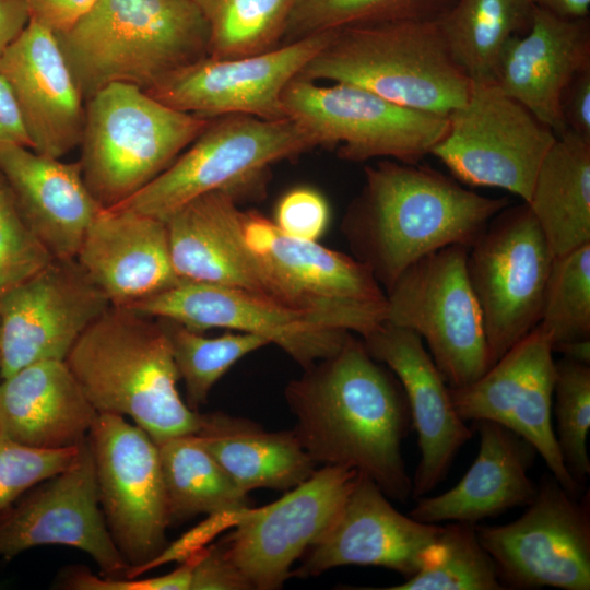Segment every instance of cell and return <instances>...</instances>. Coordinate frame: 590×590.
Masks as SVG:
<instances>
[{"instance_id":"f546056e","label":"cell","mask_w":590,"mask_h":590,"mask_svg":"<svg viewBox=\"0 0 590 590\" xmlns=\"http://www.w3.org/2000/svg\"><path fill=\"white\" fill-rule=\"evenodd\" d=\"M244 493L256 488L288 491L316 471V462L293 430L266 432L257 424L224 413L202 414L196 434Z\"/></svg>"},{"instance_id":"d6a6232c","label":"cell","mask_w":590,"mask_h":590,"mask_svg":"<svg viewBox=\"0 0 590 590\" xmlns=\"http://www.w3.org/2000/svg\"><path fill=\"white\" fill-rule=\"evenodd\" d=\"M157 447L170 523L250 507L247 493L235 485L196 434L170 438Z\"/></svg>"},{"instance_id":"4fadbf2b","label":"cell","mask_w":590,"mask_h":590,"mask_svg":"<svg viewBox=\"0 0 590 590\" xmlns=\"http://www.w3.org/2000/svg\"><path fill=\"white\" fill-rule=\"evenodd\" d=\"M86 440L109 533L130 568L139 567L168 544L158 447L139 426L113 413H98Z\"/></svg>"},{"instance_id":"4dcf8cb0","label":"cell","mask_w":590,"mask_h":590,"mask_svg":"<svg viewBox=\"0 0 590 590\" xmlns=\"http://www.w3.org/2000/svg\"><path fill=\"white\" fill-rule=\"evenodd\" d=\"M527 204L554 258L589 244L590 141L569 130L557 137Z\"/></svg>"},{"instance_id":"44dd1931","label":"cell","mask_w":590,"mask_h":590,"mask_svg":"<svg viewBox=\"0 0 590 590\" xmlns=\"http://www.w3.org/2000/svg\"><path fill=\"white\" fill-rule=\"evenodd\" d=\"M440 530L441 526L400 514L380 487L358 472L340 511L292 575L311 577L339 566L370 565L409 578Z\"/></svg>"},{"instance_id":"9c48e42d","label":"cell","mask_w":590,"mask_h":590,"mask_svg":"<svg viewBox=\"0 0 590 590\" xmlns=\"http://www.w3.org/2000/svg\"><path fill=\"white\" fill-rule=\"evenodd\" d=\"M468 247L451 245L409 266L386 291V321L415 332L450 388L489 367L481 309L467 274Z\"/></svg>"},{"instance_id":"ab89813d","label":"cell","mask_w":590,"mask_h":590,"mask_svg":"<svg viewBox=\"0 0 590 590\" xmlns=\"http://www.w3.org/2000/svg\"><path fill=\"white\" fill-rule=\"evenodd\" d=\"M51 260L26 224L0 168V297Z\"/></svg>"},{"instance_id":"8d00e7d4","label":"cell","mask_w":590,"mask_h":590,"mask_svg":"<svg viewBox=\"0 0 590 590\" xmlns=\"http://www.w3.org/2000/svg\"><path fill=\"white\" fill-rule=\"evenodd\" d=\"M456 0H295L280 45L349 26L437 21Z\"/></svg>"},{"instance_id":"ee69618b","label":"cell","mask_w":590,"mask_h":590,"mask_svg":"<svg viewBox=\"0 0 590 590\" xmlns=\"http://www.w3.org/2000/svg\"><path fill=\"white\" fill-rule=\"evenodd\" d=\"M248 581L227 557L223 545L211 544L194 554L190 590H245Z\"/></svg>"},{"instance_id":"603a6c76","label":"cell","mask_w":590,"mask_h":590,"mask_svg":"<svg viewBox=\"0 0 590 590\" xmlns=\"http://www.w3.org/2000/svg\"><path fill=\"white\" fill-rule=\"evenodd\" d=\"M0 74L16 99L32 150L62 158L80 146L85 101L55 33L30 20L0 57Z\"/></svg>"},{"instance_id":"277c9868","label":"cell","mask_w":590,"mask_h":590,"mask_svg":"<svg viewBox=\"0 0 590 590\" xmlns=\"http://www.w3.org/2000/svg\"><path fill=\"white\" fill-rule=\"evenodd\" d=\"M56 36L85 102L115 82L148 90L206 57L209 46L193 0H97Z\"/></svg>"},{"instance_id":"3957f363","label":"cell","mask_w":590,"mask_h":590,"mask_svg":"<svg viewBox=\"0 0 590 590\" xmlns=\"http://www.w3.org/2000/svg\"><path fill=\"white\" fill-rule=\"evenodd\" d=\"M64 361L98 413L130 417L156 445L199 432L202 414L179 396L160 319L110 306Z\"/></svg>"},{"instance_id":"b9f144b4","label":"cell","mask_w":590,"mask_h":590,"mask_svg":"<svg viewBox=\"0 0 590 590\" xmlns=\"http://www.w3.org/2000/svg\"><path fill=\"white\" fill-rule=\"evenodd\" d=\"M272 221L287 236L317 241L329 225L330 208L318 190L296 187L278 201Z\"/></svg>"},{"instance_id":"e0dca14e","label":"cell","mask_w":590,"mask_h":590,"mask_svg":"<svg viewBox=\"0 0 590 590\" xmlns=\"http://www.w3.org/2000/svg\"><path fill=\"white\" fill-rule=\"evenodd\" d=\"M554 381L552 340L538 324L479 379L449 387V394L463 421L497 423L532 445L558 484L576 497L580 484L564 463L552 426Z\"/></svg>"},{"instance_id":"816d5d0a","label":"cell","mask_w":590,"mask_h":590,"mask_svg":"<svg viewBox=\"0 0 590 590\" xmlns=\"http://www.w3.org/2000/svg\"><path fill=\"white\" fill-rule=\"evenodd\" d=\"M0 367H1V354H0Z\"/></svg>"},{"instance_id":"d6986e66","label":"cell","mask_w":590,"mask_h":590,"mask_svg":"<svg viewBox=\"0 0 590 590\" xmlns=\"http://www.w3.org/2000/svg\"><path fill=\"white\" fill-rule=\"evenodd\" d=\"M128 309L198 332L220 328L263 337L304 368L335 353L351 334L270 297L203 282L181 281Z\"/></svg>"},{"instance_id":"bcb514c9","label":"cell","mask_w":590,"mask_h":590,"mask_svg":"<svg viewBox=\"0 0 590 590\" xmlns=\"http://www.w3.org/2000/svg\"><path fill=\"white\" fill-rule=\"evenodd\" d=\"M560 110L567 130L590 141V67L569 82L562 96Z\"/></svg>"},{"instance_id":"f35d334b","label":"cell","mask_w":590,"mask_h":590,"mask_svg":"<svg viewBox=\"0 0 590 590\" xmlns=\"http://www.w3.org/2000/svg\"><path fill=\"white\" fill-rule=\"evenodd\" d=\"M556 440L564 463L580 484L590 474V365L563 357L555 362Z\"/></svg>"},{"instance_id":"e575fe53","label":"cell","mask_w":590,"mask_h":590,"mask_svg":"<svg viewBox=\"0 0 590 590\" xmlns=\"http://www.w3.org/2000/svg\"><path fill=\"white\" fill-rule=\"evenodd\" d=\"M209 28L208 56L247 57L280 46L295 0H193Z\"/></svg>"},{"instance_id":"9a60e30c","label":"cell","mask_w":590,"mask_h":590,"mask_svg":"<svg viewBox=\"0 0 590 590\" xmlns=\"http://www.w3.org/2000/svg\"><path fill=\"white\" fill-rule=\"evenodd\" d=\"M109 307L76 259H52L0 297V379L37 362L64 361Z\"/></svg>"},{"instance_id":"30bf717a","label":"cell","mask_w":590,"mask_h":590,"mask_svg":"<svg viewBox=\"0 0 590 590\" xmlns=\"http://www.w3.org/2000/svg\"><path fill=\"white\" fill-rule=\"evenodd\" d=\"M285 116L318 145L337 146L339 157L365 162L389 157L418 164L442 139L445 116L408 108L357 85L294 79L282 96Z\"/></svg>"},{"instance_id":"484cf974","label":"cell","mask_w":590,"mask_h":590,"mask_svg":"<svg viewBox=\"0 0 590 590\" xmlns=\"http://www.w3.org/2000/svg\"><path fill=\"white\" fill-rule=\"evenodd\" d=\"M236 202L231 192L212 191L163 220L174 269L181 281L239 287L274 299L261 263L245 241Z\"/></svg>"},{"instance_id":"52a82bcc","label":"cell","mask_w":590,"mask_h":590,"mask_svg":"<svg viewBox=\"0 0 590 590\" xmlns=\"http://www.w3.org/2000/svg\"><path fill=\"white\" fill-rule=\"evenodd\" d=\"M315 146V138L291 118L240 114L211 118L164 172L116 206L164 220L186 202L212 191L237 198L272 164Z\"/></svg>"},{"instance_id":"74e56055","label":"cell","mask_w":590,"mask_h":590,"mask_svg":"<svg viewBox=\"0 0 590 590\" xmlns=\"http://www.w3.org/2000/svg\"><path fill=\"white\" fill-rule=\"evenodd\" d=\"M539 326L553 349L590 340V243L554 258Z\"/></svg>"},{"instance_id":"7bdbcfd3","label":"cell","mask_w":590,"mask_h":590,"mask_svg":"<svg viewBox=\"0 0 590 590\" xmlns=\"http://www.w3.org/2000/svg\"><path fill=\"white\" fill-rule=\"evenodd\" d=\"M251 507L239 510H225L208 515V518L182 534L150 562L131 567L125 578L138 577L161 565L178 562L182 563L197 552L208 546L210 542L228 528L236 527Z\"/></svg>"},{"instance_id":"2e32d148","label":"cell","mask_w":590,"mask_h":590,"mask_svg":"<svg viewBox=\"0 0 590 590\" xmlns=\"http://www.w3.org/2000/svg\"><path fill=\"white\" fill-rule=\"evenodd\" d=\"M334 31L238 58L203 57L145 90L161 103L204 118L240 114L263 119L285 116L282 96Z\"/></svg>"},{"instance_id":"7c38bea8","label":"cell","mask_w":590,"mask_h":590,"mask_svg":"<svg viewBox=\"0 0 590 590\" xmlns=\"http://www.w3.org/2000/svg\"><path fill=\"white\" fill-rule=\"evenodd\" d=\"M447 118L430 154L461 182L504 189L527 203L553 131L494 82H471L467 101Z\"/></svg>"},{"instance_id":"4316f807","label":"cell","mask_w":590,"mask_h":590,"mask_svg":"<svg viewBox=\"0 0 590 590\" xmlns=\"http://www.w3.org/2000/svg\"><path fill=\"white\" fill-rule=\"evenodd\" d=\"M0 168L22 215L52 259H75L103 209L88 190L80 162L67 163L20 144H0Z\"/></svg>"},{"instance_id":"ac0fdd59","label":"cell","mask_w":590,"mask_h":590,"mask_svg":"<svg viewBox=\"0 0 590 590\" xmlns=\"http://www.w3.org/2000/svg\"><path fill=\"white\" fill-rule=\"evenodd\" d=\"M358 471L323 465L279 500L250 508L234 532L221 541L251 589H279L292 565L333 521Z\"/></svg>"},{"instance_id":"5bb4252c","label":"cell","mask_w":590,"mask_h":590,"mask_svg":"<svg viewBox=\"0 0 590 590\" xmlns=\"http://www.w3.org/2000/svg\"><path fill=\"white\" fill-rule=\"evenodd\" d=\"M528 506L510 523L476 526L505 588L589 590L588 499L578 503L555 480L544 482Z\"/></svg>"},{"instance_id":"f6af8a7d","label":"cell","mask_w":590,"mask_h":590,"mask_svg":"<svg viewBox=\"0 0 590 590\" xmlns=\"http://www.w3.org/2000/svg\"><path fill=\"white\" fill-rule=\"evenodd\" d=\"M30 20L60 34L74 26L97 0H26Z\"/></svg>"},{"instance_id":"8fae6325","label":"cell","mask_w":590,"mask_h":590,"mask_svg":"<svg viewBox=\"0 0 590 590\" xmlns=\"http://www.w3.org/2000/svg\"><path fill=\"white\" fill-rule=\"evenodd\" d=\"M554 256L527 203L507 205L468 248L491 366L540 322Z\"/></svg>"},{"instance_id":"83f0119b","label":"cell","mask_w":590,"mask_h":590,"mask_svg":"<svg viewBox=\"0 0 590 590\" xmlns=\"http://www.w3.org/2000/svg\"><path fill=\"white\" fill-rule=\"evenodd\" d=\"M476 427L479 452L464 476L440 495L418 498L412 518L434 524L476 523L533 500L538 488L528 471L536 453L534 447L497 423L477 421Z\"/></svg>"},{"instance_id":"7402d4cb","label":"cell","mask_w":590,"mask_h":590,"mask_svg":"<svg viewBox=\"0 0 590 590\" xmlns=\"http://www.w3.org/2000/svg\"><path fill=\"white\" fill-rule=\"evenodd\" d=\"M362 339L370 356L393 371L404 392L421 453L412 494L421 497L442 481L472 430L456 412L449 386L415 332L385 321Z\"/></svg>"},{"instance_id":"5b68a950","label":"cell","mask_w":590,"mask_h":590,"mask_svg":"<svg viewBox=\"0 0 590 590\" xmlns=\"http://www.w3.org/2000/svg\"><path fill=\"white\" fill-rule=\"evenodd\" d=\"M349 83L394 104L448 117L471 80L453 60L437 21H396L334 31L297 76Z\"/></svg>"},{"instance_id":"681fc988","label":"cell","mask_w":590,"mask_h":590,"mask_svg":"<svg viewBox=\"0 0 590 590\" xmlns=\"http://www.w3.org/2000/svg\"><path fill=\"white\" fill-rule=\"evenodd\" d=\"M530 2L565 19H587L590 0H530Z\"/></svg>"},{"instance_id":"f1b7e54d","label":"cell","mask_w":590,"mask_h":590,"mask_svg":"<svg viewBox=\"0 0 590 590\" xmlns=\"http://www.w3.org/2000/svg\"><path fill=\"white\" fill-rule=\"evenodd\" d=\"M97 415L66 361L37 362L0 379V433L25 446H80Z\"/></svg>"},{"instance_id":"6da1fadb","label":"cell","mask_w":590,"mask_h":590,"mask_svg":"<svg viewBox=\"0 0 590 590\" xmlns=\"http://www.w3.org/2000/svg\"><path fill=\"white\" fill-rule=\"evenodd\" d=\"M304 369L286 386L285 398L305 451L316 463L355 469L386 496L405 500L412 482L401 447L411 416L400 382L352 334Z\"/></svg>"},{"instance_id":"c3c4849f","label":"cell","mask_w":590,"mask_h":590,"mask_svg":"<svg viewBox=\"0 0 590 590\" xmlns=\"http://www.w3.org/2000/svg\"><path fill=\"white\" fill-rule=\"evenodd\" d=\"M30 22L26 0H0V57Z\"/></svg>"},{"instance_id":"7dc6e473","label":"cell","mask_w":590,"mask_h":590,"mask_svg":"<svg viewBox=\"0 0 590 590\" xmlns=\"http://www.w3.org/2000/svg\"><path fill=\"white\" fill-rule=\"evenodd\" d=\"M0 144L31 148L25 126L13 92L0 74Z\"/></svg>"},{"instance_id":"d4e9b609","label":"cell","mask_w":590,"mask_h":590,"mask_svg":"<svg viewBox=\"0 0 590 590\" xmlns=\"http://www.w3.org/2000/svg\"><path fill=\"white\" fill-rule=\"evenodd\" d=\"M589 67L588 19H565L533 5L528 30L505 46L494 83L559 137L568 131L560 110L563 93Z\"/></svg>"},{"instance_id":"ffe728a7","label":"cell","mask_w":590,"mask_h":590,"mask_svg":"<svg viewBox=\"0 0 590 590\" xmlns=\"http://www.w3.org/2000/svg\"><path fill=\"white\" fill-rule=\"evenodd\" d=\"M42 545H67L85 552L104 576L125 577L130 568L101 509L87 440L69 468L27 491L0 515L1 559L10 560Z\"/></svg>"},{"instance_id":"f907efd6","label":"cell","mask_w":590,"mask_h":590,"mask_svg":"<svg viewBox=\"0 0 590 590\" xmlns=\"http://www.w3.org/2000/svg\"><path fill=\"white\" fill-rule=\"evenodd\" d=\"M553 352H560L566 358L590 365V340L565 343L555 346Z\"/></svg>"},{"instance_id":"ba28073f","label":"cell","mask_w":590,"mask_h":590,"mask_svg":"<svg viewBox=\"0 0 590 590\" xmlns=\"http://www.w3.org/2000/svg\"><path fill=\"white\" fill-rule=\"evenodd\" d=\"M241 224L274 299L362 338L386 321V292L365 263L317 241L287 236L255 211L243 212Z\"/></svg>"},{"instance_id":"836d02e7","label":"cell","mask_w":590,"mask_h":590,"mask_svg":"<svg viewBox=\"0 0 590 590\" xmlns=\"http://www.w3.org/2000/svg\"><path fill=\"white\" fill-rule=\"evenodd\" d=\"M386 590H502L495 562L481 544L476 524L441 527L422 555L418 570Z\"/></svg>"},{"instance_id":"7a4b0ae2","label":"cell","mask_w":590,"mask_h":590,"mask_svg":"<svg viewBox=\"0 0 590 590\" xmlns=\"http://www.w3.org/2000/svg\"><path fill=\"white\" fill-rule=\"evenodd\" d=\"M510 201L481 196L427 165L382 161L343 219L354 257L385 292L412 263L451 245L470 247Z\"/></svg>"},{"instance_id":"8992f818","label":"cell","mask_w":590,"mask_h":590,"mask_svg":"<svg viewBox=\"0 0 590 590\" xmlns=\"http://www.w3.org/2000/svg\"><path fill=\"white\" fill-rule=\"evenodd\" d=\"M211 118L174 109L138 85L110 83L85 102L79 160L98 204L116 206L164 172Z\"/></svg>"},{"instance_id":"d590c367","label":"cell","mask_w":590,"mask_h":590,"mask_svg":"<svg viewBox=\"0 0 590 590\" xmlns=\"http://www.w3.org/2000/svg\"><path fill=\"white\" fill-rule=\"evenodd\" d=\"M160 321L168 337L179 379L185 385L187 404L193 411L206 403L214 385L234 364L270 344L266 338L252 333L208 338L181 323Z\"/></svg>"},{"instance_id":"60d3db41","label":"cell","mask_w":590,"mask_h":590,"mask_svg":"<svg viewBox=\"0 0 590 590\" xmlns=\"http://www.w3.org/2000/svg\"><path fill=\"white\" fill-rule=\"evenodd\" d=\"M81 445L40 449L0 433V515L27 491L69 468L78 458Z\"/></svg>"},{"instance_id":"cb8c5ba5","label":"cell","mask_w":590,"mask_h":590,"mask_svg":"<svg viewBox=\"0 0 590 590\" xmlns=\"http://www.w3.org/2000/svg\"><path fill=\"white\" fill-rule=\"evenodd\" d=\"M75 259L113 307L128 309L181 282L165 222L122 206L96 214Z\"/></svg>"},{"instance_id":"1f68e13d","label":"cell","mask_w":590,"mask_h":590,"mask_svg":"<svg viewBox=\"0 0 590 590\" xmlns=\"http://www.w3.org/2000/svg\"><path fill=\"white\" fill-rule=\"evenodd\" d=\"M530 0H456L439 19L448 49L471 82H494L505 46L530 26Z\"/></svg>"}]
</instances>
